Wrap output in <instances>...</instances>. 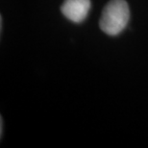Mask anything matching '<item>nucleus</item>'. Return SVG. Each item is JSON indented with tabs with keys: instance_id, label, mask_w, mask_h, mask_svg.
<instances>
[{
	"instance_id": "2",
	"label": "nucleus",
	"mask_w": 148,
	"mask_h": 148,
	"mask_svg": "<svg viewBox=\"0 0 148 148\" xmlns=\"http://www.w3.org/2000/svg\"><path fill=\"white\" fill-rule=\"evenodd\" d=\"M90 10V0H64L61 11L70 21L80 23L87 18Z\"/></svg>"
},
{
	"instance_id": "1",
	"label": "nucleus",
	"mask_w": 148,
	"mask_h": 148,
	"mask_svg": "<svg viewBox=\"0 0 148 148\" xmlns=\"http://www.w3.org/2000/svg\"><path fill=\"white\" fill-rule=\"evenodd\" d=\"M129 17V6L125 0H111L102 12L99 26L105 34L117 36L126 28Z\"/></svg>"
},
{
	"instance_id": "3",
	"label": "nucleus",
	"mask_w": 148,
	"mask_h": 148,
	"mask_svg": "<svg viewBox=\"0 0 148 148\" xmlns=\"http://www.w3.org/2000/svg\"><path fill=\"white\" fill-rule=\"evenodd\" d=\"M0 132H1V136L3 135V119L1 118V122H0Z\"/></svg>"
}]
</instances>
